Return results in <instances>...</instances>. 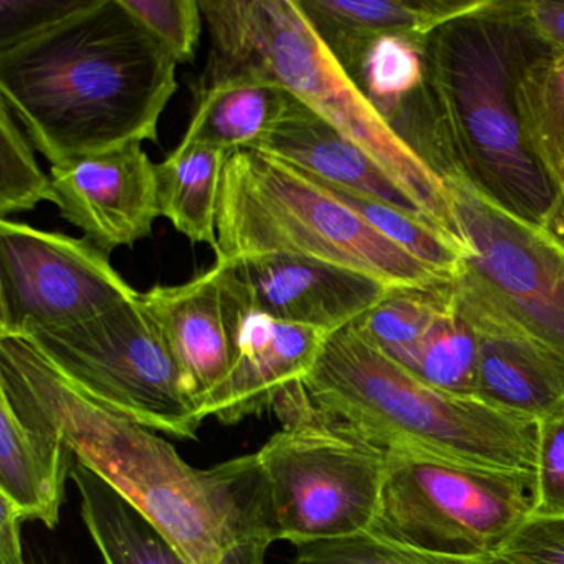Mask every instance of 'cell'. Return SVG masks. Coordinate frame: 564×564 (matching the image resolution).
Here are the masks:
<instances>
[{"label": "cell", "instance_id": "cell-30", "mask_svg": "<svg viewBox=\"0 0 564 564\" xmlns=\"http://www.w3.org/2000/svg\"><path fill=\"white\" fill-rule=\"evenodd\" d=\"M534 518H564V405L538 421Z\"/></svg>", "mask_w": 564, "mask_h": 564}, {"label": "cell", "instance_id": "cell-26", "mask_svg": "<svg viewBox=\"0 0 564 564\" xmlns=\"http://www.w3.org/2000/svg\"><path fill=\"white\" fill-rule=\"evenodd\" d=\"M414 372L442 391L477 398L478 336L455 308L451 290L425 335Z\"/></svg>", "mask_w": 564, "mask_h": 564}, {"label": "cell", "instance_id": "cell-23", "mask_svg": "<svg viewBox=\"0 0 564 564\" xmlns=\"http://www.w3.org/2000/svg\"><path fill=\"white\" fill-rule=\"evenodd\" d=\"M517 105L524 140L556 191L564 196V57L544 51L521 72Z\"/></svg>", "mask_w": 564, "mask_h": 564}, {"label": "cell", "instance_id": "cell-28", "mask_svg": "<svg viewBox=\"0 0 564 564\" xmlns=\"http://www.w3.org/2000/svg\"><path fill=\"white\" fill-rule=\"evenodd\" d=\"M34 144L8 105L0 101V217L8 219L52 199L51 176L35 160Z\"/></svg>", "mask_w": 564, "mask_h": 564}, {"label": "cell", "instance_id": "cell-11", "mask_svg": "<svg viewBox=\"0 0 564 564\" xmlns=\"http://www.w3.org/2000/svg\"><path fill=\"white\" fill-rule=\"evenodd\" d=\"M138 295L87 239L0 220V336L67 328Z\"/></svg>", "mask_w": 564, "mask_h": 564}, {"label": "cell", "instance_id": "cell-7", "mask_svg": "<svg viewBox=\"0 0 564 564\" xmlns=\"http://www.w3.org/2000/svg\"><path fill=\"white\" fill-rule=\"evenodd\" d=\"M282 431L257 452L276 540L299 544L368 533L378 514L386 452L323 414L303 381L273 404Z\"/></svg>", "mask_w": 564, "mask_h": 564}, {"label": "cell", "instance_id": "cell-5", "mask_svg": "<svg viewBox=\"0 0 564 564\" xmlns=\"http://www.w3.org/2000/svg\"><path fill=\"white\" fill-rule=\"evenodd\" d=\"M210 41L204 78H269L361 148L425 214L465 249L444 174L376 110L333 57L299 0H199Z\"/></svg>", "mask_w": 564, "mask_h": 564}, {"label": "cell", "instance_id": "cell-22", "mask_svg": "<svg viewBox=\"0 0 564 564\" xmlns=\"http://www.w3.org/2000/svg\"><path fill=\"white\" fill-rule=\"evenodd\" d=\"M226 151L181 144L156 164L161 217L191 242L217 247V207Z\"/></svg>", "mask_w": 564, "mask_h": 564}, {"label": "cell", "instance_id": "cell-24", "mask_svg": "<svg viewBox=\"0 0 564 564\" xmlns=\"http://www.w3.org/2000/svg\"><path fill=\"white\" fill-rule=\"evenodd\" d=\"M348 75L394 127L408 101L427 88L425 44L404 35H381L366 45Z\"/></svg>", "mask_w": 564, "mask_h": 564}, {"label": "cell", "instance_id": "cell-17", "mask_svg": "<svg viewBox=\"0 0 564 564\" xmlns=\"http://www.w3.org/2000/svg\"><path fill=\"white\" fill-rule=\"evenodd\" d=\"M70 455L61 432L21 382L0 368V497L24 520L57 527Z\"/></svg>", "mask_w": 564, "mask_h": 564}, {"label": "cell", "instance_id": "cell-36", "mask_svg": "<svg viewBox=\"0 0 564 564\" xmlns=\"http://www.w3.org/2000/svg\"><path fill=\"white\" fill-rule=\"evenodd\" d=\"M543 232L546 234L547 237H551L561 249H564V196L557 199L556 207H554L553 214H551Z\"/></svg>", "mask_w": 564, "mask_h": 564}, {"label": "cell", "instance_id": "cell-6", "mask_svg": "<svg viewBox=\"0 0 564 564\" xmlns=\"http://www.w3.org/2000/svg\"><path fill=\"white\" fill-rule=\"evenodd\" d=\"M216 263L303 257L371 276L389 289L452 282L382 236L325 186L259 150L227 153L217 207Z\"/></svg>", "mask_w": 564, "mask_h": 564}, {"label": "cell", "instance_id": "cell-16", "mask_svg": "<svg viewBox=\"0 0 564 564\" xmlns=\"http://www.w3.org/2000/svg\"><path fill=\"white\" fill-rule=\"evenodd\" d=\"M478 336L477 398L540 421L564 405V356L477 300L448 285Z\"/></svg>", "mask_w": 564, "mask_h": 564}, {"label": "cell", "instance_id": "cell-25", "mask_svg": "<svg viewBox=\"0 0 564 564\" xmlns=\"http://www.w3.org/2000/svg\"><path fill=\"white\" fill-rule=\"evenodd\" d=\"M447 296L448 285L394 289L352 325L382 355L414 372L425 335Z\"/></svg>", "mask_w": 564, "mask_h": 564}, {"label": "cell", "instance_id": "cell-15", "mask_svg": "<svg viewBox=\"0 0 564 564\" xmlns=\"http://www.w3.org/2000/svg\"><path fill=\"white\" fill-rule=\"evenodd\" d=\"M180 369L184 391L199 414L207 395L234 362L232 316L224 290V269H213L181 285H158L140 293ZM200 417V415H199Z\"/></svg>", "mask_w": 564, "mask_h": 564}, {"label": "cell", "instance_id": "cell-33", "mask_svg": "<svg viewBox=\"0 0 564 564\" xmlns=\"http://www.w3.org/2000/svg\"><path fill=\"white\" fill-rule=\"evenodd\" d=\"M523 11L540 41L564 57V0H530Z\"/></svg>", "mask_w": 564, "mask_h": 564}, {"label": "cell", "instance_id": "cell-35", "mask_svg": "<svg viewBox=\"0 0 564 564\" xmlns=\"http://www.w3.org/2000/svg\"><path fill=\"white\" fill-rule=\"evenodd\" d=\"M272 541L267 538H247L227 547L219 564H265L267 550Z\"/></svg>", "mask_w": 564, "mask_h": 564}, {"label": "cell", "instance_id": "cell-19", "mask_svg": "<svg viewBox=\"0 0 564 564\" xmlns=\"http://www.w3.org/2000/svg\"><path fill=\"white\" fill-rule=\"evenodd\" d=\"M481 0H299L323 44L346 72L366 45L381 35H404L425 44L445 22L467 14Z\"/></svg>", "mask_w": 564, "mask_h": 564}, {"label": "cell", "instance_id": "cell-10", "mask_svg": "<svg viewBox=\"0 0 564 564\" xmlns=\"http://www.w3.org/2000/svg\"><path fill=\"white\" fill-rule=\"evenodd\" d=\"M465 257L451 285L564 356V249L444 173Z\"/></svg>", "mask_w": 564, "mask_h": 564}, {"label": "cell", "instance_id": "cell-2", "mask_svg": "<svg viewBox=\"0 0 564 564\" xmlns=\"http://www.w3.org/2000/svg\"><path fill=\"white\" fill-rule=\"evenodd\" d=\"M8 369L87 465L138 508L191 564H219L230 544L273 538L257 454L191 467L156 432L78 391L25 336H0Z\"/></svg>", "mask_w": 564, "mask_h": 564}, {"label": "cell", "instance_id": "cell-29", "mask_svg": "<svg viewBox=\"0 0 564 564\" xmlns=\"http://www.w3.org/2000/svg\"><path fill=\"white\" fill-rule=\"evenodd\" d=\"M123 8L176 58L196 57L204 15L197 0H121Z\"/></svg>", "mask_w": 564, "mask_h": 564}, {"label": "cell", "instance_id": "cell-34", "mask_svg": "<svg viewBox=\"0 0 564 564\" xmlns=\"http://www.w3.org/2000/svg\"><path fill=\"white\" fill-rule=\"evenodd\" d=\"M22 520L24 518L21 517L18 508L8 498L0 497V563L2 564H25L21 541Z\"/></svg>", "mask_w": 564, "mask_h": 564}, {"label": "cell", "instance_id": "cell-27", "mask_svg": "<svg viewBox=\"0 0 564 564\" xmlns=\"http://www.w3.org/2000/svg\"><path fill=\"white\" fill-rule=\"evenodd\" d=\"M318 183L325 186L333 196L338 197L343 204L351 207L359 216L365 217L382 236L408 250L412 257L421 260L425 265L432 267V269L454 280L455 273H457L458 267H460L465 257V250L457 242L448 239L447 236L438 232L429 224L421 223V220L414 219V217L408 216V214L401 213V210L394 209L388 204L358 196V194L349 193V191L332 186V184L322 183V181H318Z\"/></svg>", "mask_w": 564, "mask_h": 564}, {"label": "cell", "instance_id": "cell-31", "mask_svg": "<svg viewBox=\"0 0 564 564\" xmlns=\"http://www.w3.org/2000/svg\"><path fill=\"white\" fill-rule=\"evenodd\" d=\"M498 553L517 564H564V518H528Z\"/></svg>", "mask_w": 564, "mask_h": 564}, {"label": "cell", "instance_id": "cell-4", "mask_svg": "<svg viewBox=\"0 0 564 564\" xmlns=\"http://www.w3.org/2000/svg\"><path fill=\"white\" fill-rule=\"evenodd\" d=\"M303 388L323 414L386 454L536 475V421L434 388L382 355L352 323L326 336Z\"/></svg>", "mask_w": 564, "mask_h": 564}, {"label": "cell", "instance_id": "cell-3", "mask_svg": "<svg viewBox=\"0 0 564 564\" xmlns=\"http://www.w3.org/2000/svg\"><path fill=\"white\" fill-rule=\"evenodd\" d=\"M544 51L523 0H481L425 42L432 164L541 230L557 194L524 140L517 82Z\"/></svg>", "mask_w": 564, "mask_h": 564}, {"label": "cell", "instance_id": "cell-18", "mask_svg": "<svg viewBox=\"0 0 564 564\" xmlns=\"http://www.w3.org/2000/svg\"><path fill=\"white\" fill-rule=\"evenodd\" d=\"M257 150L306 176L388 204L432 226L421 207L361 148L300 100Z\"/></svg>", "mask_w": 564, "mask_h": 564}, {"label": "cell", "instance_id": "cell-20", "mask_svg": "<svg viewBox=\"0 0 564 564\" xmlns=\"http://www.w3.org/2000/svg\"><path fill=\"white\" fill-rule=\"evenodd\" d=\"M203 80L181 144H199L226 153L257 150L299 101L282 85L259 75Z\"/></svg>", "mask_w": 564, "mask_h": 564}, {"label": "cell", "instance_id": "cell-14", "mask_svg": "<svg viewBox=\"0 0 564 564\" xmlns=\"http://www.w3.org/2000/svg\"><path fill=\"white\" fill-rule=\"evenodd\" d=\"M224 265L230 267L257 308L326 335L351 325L394 290L362 273L303 257L265 256Z\"/></svg>", "mask_w": 564, "mask_h": 564}, {"label": "cell", "instance_id": "cell-8", "mask_svg": "<svg viewBox=\"0 0 564 564\" xmlns=\"http://www.w3.org/2000/svg\"><path fill=\"white\" fill-rule=\"evenodd\" d=\"M533 478L386 454L378 514L368 533L442 556L500 551L531 517Z\"/></svg>", "mask_w": 564, "mask_h": 564}, {"label": "cell", "instance_id": "cell-13", "mask_svg": "<svg viewBox=\"0 0 564 564\" xmlns=\"http://www.w3.org/2000/svg\"><path fill=\"white\" fill-rule=\"evenodd\" d=\"M51 181L61 216L108 256L148 239L161 217L156 164L140 143L51 166Z\"/></svg>", "mask_w": 564, "mask_h": 564}, {"label": "cell", "instance_id": "cell-1", "mask_svg": "<svg viewBox=\"0 0 564 564\" xmlns=\"http://www.w3.org/2000/svg\"><path fill=\"white\" fill-rule=\"evenodd\" d=\"M176 58L121 0H75L0 45V101L51 166L156 143L177 90Z\"/></svg>", "mask_w": 564, "mask_h": 564}, {"label": "cell", "instance_id": "cell-21", "mask_svg": "<svg viewBox=\"0 0 564 564\" xmlns=\"http://www.w3.org/2000/svg\"><path fill=\"white\" fill-rule=\"evenodd\" d=\"M82 518L107 564H191L153 521L87 465L72 467Z\"/></svg>", "mask_w": 564, "mask_h": 564}, {"label": "cell", "instance_id": "cell-12", "mask_svg": "<svg viewBox=\"0 0 564 564\" xmlns=\"http://www.w3.org/2000/svg\"><path fill=\"white\" fill-rule=\"evenodd\" d=\"M224 290L232 316L234 362L229 375L207 395L200 419L237 424L273 408L279 395L303 381L318 358L326 333L280 322L250 302L230 267Z\"/></svg>", "mask_w": 564, "mask_h": 564}, {"label": "cell", "instance_id": "cell-32", "mask_svg": "<svg viewBox=\"0 0 564 564\" xmlns=\"http://www.w3.org/2000/svg\"><path fill=\"white\" fill-rule=\"evenodd\" d=\"M74 4L75 0H0V45L37 31Z\"/></svg>", "mask_w": 564, "mask_h": 564}, {"label": "cell", "instance_id": "cell-9", "mask_svg": "<svg viewBox=\"0 0 564 564\" xmlns=\"http://www.w3.org/2000/svg\"><path fill=\"white\" fill-rule=\"evenodd\" d=\"M25 338L98 404L151 431L197 437L203 419L140 295L97 318Z\"/></svg>", "mask_w": 564, "mask_h": 564}]
</instances>
